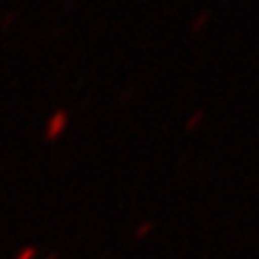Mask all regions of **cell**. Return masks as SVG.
Here are the masks:
<instances>
[{
  "label": "cell",
  "instance_id": "3957f363",
  "mask_svg": "<svg viewBox=\"0 0 259 259\" xmlns=\"http://www.w3.org/2000/svg\"><path fill=\"white\" fill-rule=\"evenodd\" d=\"M202 117H204V113H202V111H196V113H192V115H190V119H188V123H186V129L198 127V123L202 121Z\"/></svg>",
  "mask_w": 259,
  "mask_h": 259
},
{
  "label": "cell",
  "instance_id": "8992f818",
  "mask_svg": "<svg viewBox=\"0 0 259 259\" xmlns=\"http://www.w3.org/2000/svg\"><path fill=\"white\" fill-rule=\"evenodd\" d=\"M47 259H58V257H47Z\"/></svg>",
  "mask_w": 259,
  "mask_h": 259
},
{
  "label": "cell",
  "instance_id": "7a4b0ae2",
  "mask_svg": "<svg viewBox=\"0 0 259 259\" xmlns=\"http://www.w3.org/2000/svg\"><path fill=\"white\" fill-rule=\"evenodd\" d=\"M207 19H209V12H202V14H200V16L194 19V23H192V29H194V31H200V29H202L205 23H207Z\"/></svg>",
  "mask_w": 259,
  "mask_h": 259
},
{
  "label": "cell",
  "instance_id": "277c9868",
  "mask_svg": "<svg viewBox=\"0 0 259 259\" xmlns=\"http://www.w3.org/2000/svg\"><path fill=\"white\" fill-rule=\"evenodd\" d=\"M150 229H152V223H142V225L139 227V231H137V236L142 238L146 232H150Z\"/></svg>",
  "mask_w": 259,
  "mask_h": 259
},
{
  "label": "cell",
  "instance_id": "6da1fadb",
  "mask_svg": "<svg viewBox=\"0 0 259 259\" xmlns=\"http://www.w3.org/2000/svg\"><path fill=\"white\" fill-rule=\"evenodd\" d=\"M67 125H69V113L65 110H56L54 113L50 115V119H48V123H47L45 139H47L48 142L58 140L64 135V131L67 129Z\"/></svg>",
  "mask_w": 259,
  "mask_h": 259
},
{
  "label": "cell",
  "instance_id": "5b68a950",
  "mask_svg": "<svg viewBox=\"0 0 259 259\" xmlns=\"http://www.w3.org/2000/svg\"><path fill=\"white\" fill-rule=\"evenodd\" d=\"M35 253H37V251L33 250V248H27V250L21 251V257H19V259H33V257H35Z\"/></svg>",
  "mask_w": 259,
  "mask_h": 259
}]
</instances>
